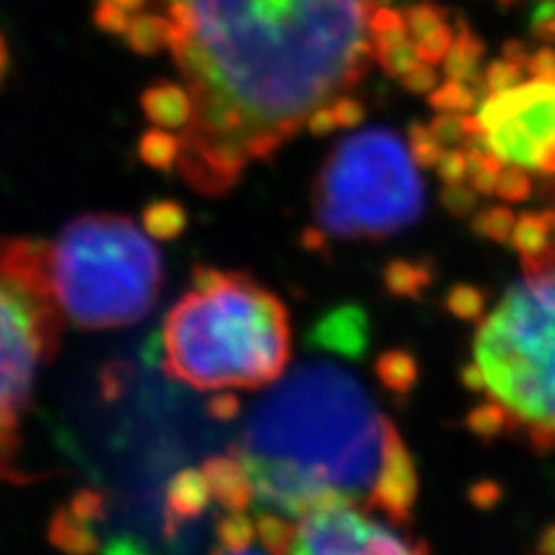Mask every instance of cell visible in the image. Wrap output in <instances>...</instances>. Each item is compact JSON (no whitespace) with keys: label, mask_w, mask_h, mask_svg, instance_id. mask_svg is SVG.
I'll use <instances>...</instances> for the list:
<instances>
[{"label":"cell","mask_w":555,"mask_h":555,"mask_svg":"<svg viewBox=\"0 0 555 555\" xmlns=\"http://www.w3.org/2000/svg\"><path fill=\"white\" fill-rule=\"evenodd\" d=\"M393 0H100L118 35L126 16L151 26L177 81H160V130L142 158L199 195L230 193L352 93L375 61L377 12Z\"/></svg>","instance_id":"6da1fadb"},{"label":"cell","mask_w":555,"mask_h":555,"mask_svg":"<svg viewBox=\"0 0 555 555\" xmlns=\"http://www.w3.org/2000/svg\"><path fill=\"white\" fill-rule=\"evenodd\" d=\"M387 424L357 377L310 361L259 398L234 454L271 512L299 518L332 502L369 509Z\"/></svg>","instance_id":"7a4b0ae2"},{"label":"cell","mask_w":555,"mask_h":555,"mask_svg":"<svg viewBox=\"0 0 555 555\" xmlns=\"http://www.w3.org/2000/svg\"><path fill=\"white\" fill-rule=\"evenodd\" d=\"M289 354L285 304L241 271L199 267L163 326V366L195 391L269 387Z\"/></svg>","instance_id":"3957f363"},{"label":"cell","mask_w":555,"mask_h":555,"mask_svg":"<svg viewBox=\"0 0 555 555\" xmlns=\"http://www.w3.org/2000/svg\"><path fill=\"white\" fill-rule=\"evenodd\" d=\"M520 267V283L479 320L473 350L483 393L507 412L509 436L548 454L555 451V250Z\"/></svg>","instance_id":"277c9868"},{"label":"cell","mask_w":555,"mask_h":555,"mask_svg":"<svg viewBox=\"0 0 555 555\" xmlns=\"http://www.w3.org/2000/svg\"><path fill=\"white\" fill-rule=\"evenodd\" d=\"M54 297L81 328H120L160 297L163 257L146 228L120 214H83L47 243Z\"/></svg>","instance_id":"5b68a950"},{"label":"cell","mask_w":555,"mask_h":555,"mask_svg":"<svg viewBox=\"0 0 555 555\" xmlns=\"http://www.w3.org/2000/svg\"><path fill=\"white\" fill-rule=\"evenodd\" d=\"M63 324L47 243L0 236V483L22 479V430L40 371L59 352Z\"/></svg>","instance_id":"8992f818"},{"label":"cell","mask_w":555,"mask_h":555,"mask_svg":"<svg viewBox=\"0 0 555 555\" xmlns=\"http://www.w3.org/2000/svg\"><path fill=\"white\" fill-rule=\"evenodd\" d=\"M424 214V183L391 130H361L326 155L312 183V216L326 236L382 241Z\"/></svg>","instance_id":"52a82bcc"},{"label":"cell","mask_w":555,"mask_h":555,"mask_svg":"<svg viewBox=\"0 0 555 555\" xmlns=\"http://www.w3.org/2000/svg\"><path fill=\"white\" fill-rule=\"evenodd\" d=\"M489 151L502 163L537 171L555 142V77L530 75L500 93H489L475 109Z\"/></svg>","instance_id":"ba28073f"},{"label":"cell","mask_w":555,"mask_h":555,"mask_svg":"<svg viewBox=\"0 0 555 555\" xmlns=\"http://www.w3.org/2000/svg\"><path fill=\"white\" fill-rule=\"evenodd\" d=\"M352 502H332L294 518L292 553H363V555H393V553H426L428 544H410L393 528L382 526L366 516Z\"/></svg>","instance_id":"9c48e42d"},{"label":"cell","mask_w":555,"mask_h":555,"mask_svg":"<svg viewBox=\"0 0 555 555\" xmlns=\"http://www.w3.org/2000/svg\"><path fill=\"white\" fill-rule=\"evenodd\" d=\"M416 498H420L416 465L401 433L389 420L385 454H382L379 473L369 495V509H379L387 518H391L393 526H401L412 518Z\"/></svg>","instance_id":"30bf717a"},{"label":"cell","mask_w":555,"mask_h":555,"mask_svg":"<svg viewBox=\"0 0 555 555\" xmlns=\"http://www.w3.org/2000/svg\"><path fill=\"white\" fill-rule=\"evenodd\" d=\"M310 343L324 352L345 359H361L371 347V320L361 306L347 304L312 326Z\"/></svg>","instance_id":"8fae6325"},{"label":"cell","mask_w":555,"mask_h":555,"mask_svg":"<svg viewBox=\"0 0 555 555\" xmlns=\"http://www.w3.org/2000/svg\"><path fill=\"white\" fill-rule=\"evenodd\" d=\"M555 211H528L516 218L509 243L520 257V264L537 262L555 250Z\"/></svg>","instance_id":"7c38bea8"},{"label":"cell","mask_w":555,"mask_h":555,"mask_svg":"<svg viewBox=\"0 0 555 555\" xmlns=\"http://www.w3.org/2000/svg\"><path fill=\"white\" fill-rule=\"evenodd\" d=\"M382 283L391 297L416 299L430 287L433 271L428 262H412V259L398 257L382 269Z\"/></svg>","instance_id":"4fadbf2b"},{"label":"cell","mask_w":555,"mask_h":555,"mask_svg":"<svg viewBox=\"0 0 555 555\" xmlns=\"http://www.w3.org/2000/svg\"><path fill=\"white\" fill-rule=\"evenodd\" d=\"M375 375L385 389L408 393L420 377V363L408 350H387L375 359Z\"/></svg>","instance_id":"5bb4252c"},{"label":"cell","mask_w":555,"mask_h":555,"mask_svg":"<svg viewBox=\"0 0 555 555\" xmlns=\"http://www.w3.org/2000/svg\"><path fill=\"white\" fill-rule=\"evenodd\" d=\"M481 95L473 89L470 83L447 79L438 83V89L428 93V104L436 112H456V114H470L479 107Z\"/></svg>","instance_id":"9a60e30c"},{"label":"cell","mask_w":555,"mask_h":555,"mask_svg":"<svg viewBox=\"0 0 555 555\" xmlns=\"http://www.w3.org/2000/svg\"><path fill=\"white\" fill-rule=\"evenodd\" d=\"M516 218L518 216L512 211V208L502 204L481 208V211H477L473 218V232L479 238H489L493 243H509Z\"/></svg>","instance_id":"2e32d148"},{"label":"cell","mask_w":555,"mask_h":555,"mask_svg":"<svg viewBox=\"0 0 555 555\" xmlns=\"http://www.w3.org/2000/svg\"><path fill=\"white\" fill-rule=\"evenodd\" d=\"M257 540L271 553H292L294 544V518L278 512H264L255 520Z\"/></svg>","instance_id":"e0dca14e"},{"label":"cell","mask_w":555,"mask_h":555,"mask_svg":"<svg viewBox=\"0 0 555 555\" xmlns=\"http://www.w3.org/2000/svg\"><path fill=\"white\" fill-rule=\"evenodd\" d=\"M465 426L473 436L481 438V440H493L502 433H507V412L500 408V403H495L493 398L489 401L473 408L465 416Z\"/></svg>","instance_id":"ac0fdd59"},{"label":"cell","mask_w":555,"mask_h":555,"mask_svg":"<svg viewBox=\"0 0 555 555\" xmlns=\"http://www.w3.org/2000/svg\"><path fill=\"white\" fill-rule=\"evenodd\" d=\"M444 306L451 315H454L456 320H463V322H479L486 315L483 292L475 285H467V283H459L451 287L444 297Z\"/></svg>","instance_id":"d6986e66"},{"label":"cell","mask_w":555,"mask_h":555,"mask_svg":"<svg viewBox=\"0 0 555 555\" xmlns=\"http://www.w3.org/2000/svg\"><path fill=\"white\" fill-rule=\"evenodd\" d=\"M408 151L416 169H436L447 146H442L428 126L412 124L408 130Z\"/></svg>","instance_id":"ffe728a7"},{"label":"cell","mask_w":555,"mask_h":555,"mask_svg":"<svg viewBox=\"0 0 555 555\" xmlns=\"http://www.w3.org/2000/svg\"><path fill=\"white\" fill-rule=\"evenodd\" d=\"M218 537L222 551L246 553L253 551V542L257 540V528L243 512H230V516L220 524Z\"/></svg>","instance_id":"44dd1931"},{"label":"cell","mask_w":555,"mask_h":555,"mask_svg":"<svg viewBox=\"0 0 555 555\" xmlns=\"http://www.w3.org/2000/svg\"><path fill=\"white\" fill-rule=\"evenodd\" d=\"M532 193V181L526 167L505 163L500 169L498 185H495V195L505 202V204H520L526 202Z\"/></svg>","instance_id":"7402d4cb"},{"label":"cell","mask_w":555,"mask_h":555,"mask_svg":"<svg viewBox=\"0 0 555 555\" xmlns=\"http://www.w3.org/2000/svg\"><path fill=\"white\" fill-rule=\"evenodd\" d=\"M430 132L436 134L442 146H461L467 139V114L456 112H438V116L428 124Z\"/></svg>","instance_id":"603a6c76"},{"label":"cell","mask_w":555,"mask_h":555,"mask_svg":"<svg viewBox=\"0 0 555 555\" xmlns=\"http://www.w3.org/2000/svg\"><path fill=\"white\" fill-rule=\"evenodd\" d=\"M477 199H479V193L470 183H465V181L444 183L442 193H440L442 206L447 208L451 216H456V218L475 214L477 211Z\"/></svg>","instance_id":"cb8c5ba5"},{"label":"cell","mask_w":555,"mask_h":555,"mask_svg":"<svg viewBox=\"0 0 555 555\" xmlns=\"http://www.w3.org/2000/svg\"><path fill=\"white\" fill-rule=\"evenodd\" d=\"M502 163L495 153H486L481 165L470 171V177H467V183H470L479 195H495V185H498V177H500V169Z\"/></svg>","instance_id":"d4e9b609"},{"label":"cell","mask_w":555,"mask_h":555,"mask_svg":"<svg viewBox=\"0 0 555 555\" xmlns=\"http://www.w3.org/2000/svg\"><path fill=\"white\" fill-rule=\"evenodd\" d=\"M442 183H459L467 181V155L463 146H449L436 167Z\"/></svg>","instance_id":"484cf974"},{"label":"cell","mask_w":555,"mask_h":555,"mask_svg":"<svg viewBox=\"0 0 555 555\" xmlns=\"http://www.w3.org/2000/svg\"><path fill=\"white\" fill-rule=\"evenodd\" d=\"M332 109H334L338 128H345V130H357L363 124V118H366V107H363V104L350 93L338 98Z\"/></svg>","instance_id":"4316f807"},{"label":"cell","mask_w":555,"mask_h":555,"mask_svg":"<svg viewBox=\"0 0 555 555\" xmlns=\"http://www.w3.org/2000/svg\"><path fill=\"white\" fill-rule=\"evenodd\" d=\"M401 83L405 86V89L410 91V93H416V95H428V93H433L438 89V83H440V77H438V69L433 67V65H428V63H422V65H416L412 73H408L403 79H401Z\"/></svg>","instance_id":"83f0119b"},{"label":"cell","mask_w":555,"mask_h":555,"mask_svg":"<svg viewBox=\"0 0 555 555\" xmlns=\"http://www.w3.org/2000/svg\"><path fill=\"white\" fill-rule=\"evenodd\" d=\"M467 500H470L477 509H483V512L493 509L500 505V500H502V486L491 479L475 481L470 486V491H467Z\"/></svg>","instance_id":"f1b7e54d"},{"label":"cell","mask_w":555,"mask_h":555,"mask_svg":"<svg viewBox=\"0 0 555 555\" xmlns=\"http://www.w3.org/2000/svg\"><path fill=\"white\" fill-rule=\"evenodd\" d=\"M306 130H310V134H315V137H326V134H332L334 130H338L334 109L326 107V109H320L318 114H312Z\"/></svg>","instance_id":"f546056e"},{"label":"cell","mask_w":555,"mask_h":555,"mask_svg":"<svg viewBox=\"0 0 555 555\" xmlns=\"http://www.w3.org/2000/svg\"><path fill=\"white\" fill-rule=\"evenodd\" d=\"M461 382H463L465 389H470L475 393H483L486 377H483V371L475 359L470 363H465V366L461 369Z\"/></svg>","instance_id":"4dcf8cb0"},{"label":"cell","mask_w":555,"mask_h":555,"mask_svg":"<svg viewBox=\"0 0 555 555\" xmlns=\"http://www.w3.org/2000/svg\"><path fill=\"white\" fill-rule=\"evenodd\" d=\"M537 551L544 555H555V524H551L542 530L540 542H537Z\"/></svg>","instance_id":"1f68e13d"},{"label":"cell","mask_w":555,"mask_h":555,"mask_svg":"<svg viewBox=\"0 0 555 555\" xmlns=\"http://www.w3.org/2000/svg\"><path fill=\"white\" fill-rule=\"evenodd\" d=\"M5 67H8V49H5V42L0 40V79L5 75Z\"/></svg>","instance_id":"d6a6232c"},{"label":"cell","mask_w":555,"mask_h":555,"mask_svg":"<svg viewBox=\"0 0 555 555\" xmlns=\"http://www.w3.org/2000/svg\"><path fill=\"white\" fill-rule=\"evenodd\" d=\"M502 3H509V0H502Z\"/></svg>","instance_id":"836d02e7"}]
</instances>
